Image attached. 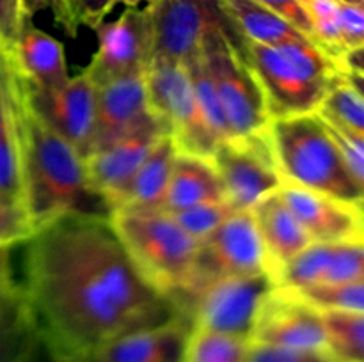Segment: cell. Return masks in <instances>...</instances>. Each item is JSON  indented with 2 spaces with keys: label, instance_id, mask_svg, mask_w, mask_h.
<instances>
[{
  "label": "cell",
  "instance_id": "cell-2",
  "mask_svg": "<svg viewBox=\"0 0 364 362\" xmlns=\"http://www.w3.org/2000/svg\"><path fill=\"white\" fill-rule=\"evenodd\" d=\"M0 53L20 153L23 206L34 231L63 216L110 219L109 202L89 183L85 160L32 112L20 75Z\"/></svg>",
  "mask_w": 364,
  "mask_h": 362
},
{
  "label": "cell",
  "instance_id": "cell-31",
  "mask_svg": "<svg viewBox=\"0 0 364 362\" xmlns=\"http://www.w3.org/2000/svg\"><path fill=\"white\" fill-rule=\"evenodd\" d=\"M281 290V287H279ZM318 311H364V280L287 290Z\"/></svg>",
  "mask_w": 364,
  "mask_h": 362
},
{
  "label": "cell",
  "instance_id": "cell-44",
  "mask_svg": "<svg viewBox=\"0 0 364 362\" xmlns=\"http://www.w3.org/2000/svg\"><path fill=\"white\" fill-rule=\"evenodd\" d=\"M142 2L153 4V2H156V0H114V6H116V4H123V6H127V7H137L139 4H142Z\"/></svg>",
  "mask_w": 364,
  "mask_h": 362
},
{
  "label": "cell",
  "instance_id": "cell-35",
  "mask_svg": "<svg viewBox=\"0 0 364 362\" xmlns=\"http://www.w3.org/2000/svg\"><path fill=\"white\" fill-rule=\"evenodd\" d=\"M323 124H326L334 144L340 149V155L345 160V163H347L348 172L352 174L355 183L361 185L364 188V135L352 133V131L336 126V124L327 123V121H323Z\"/></svg>",
  "mask_w": 364,
  "mask_h": 362
},
{
  "label": "cell",
  "instance_id": "cell-17",
  "mask_svg": "<svg viewBox=\"0 0 364 362\" xmlns=\"http://www.w3.org/2000/svg\"><path fill=\"white\" fill-rule=\"evenodd\" d=\"M166 133H169L166 124L155 114H151L137 130L128 133L127 137L100 151L91 153L85 158V170L91 187L109 202V199L134 176L153 146Z\"/></svg>",
  "mask_w": 364,
  "mask_h": 362
},
{
  "label": "cell",
  "instance_id": "cell-9",
  "mask_svg": "<svg viewBox=\"0 0 364 362\" xmlns=\"http://www.w3.org/2000/svg\"><path fill=\"white\" fill-rule=\"evenodd\" d=\"M256 273H269V270L255 219L251 212H235L199 241L191 286L171 300L176 305L215 279Z\"/></svg>",
  "mask_w": 364,
  "mask_h": 362
},
{
  "label": "cell",
  "instance_id": "cell-13",
  "mask_svg": "<svg viewBox=\"0 0 364 362\" xmlns=\"http://www.w3.org/2000/svg\"><path fill=\"white\" fill-rule=\"evenodd\" d=\"M20 80L32 112L73 146L82 158H87L95 130L96 87L84 71L57 89H38L28 85L25 78L20 77Z\"/></svg>",
  "mask_w": 364,
  "mask_h": 362
},
{
  "label": "cell",
  "instance_id": "cell-46",
  "mask_svg": "<svg viewBox=\"0 0 364 362\" xmlns=\"http://www.w3.org/2000/svg\"><path fill=\"white\" fill-rule=\"evenodd\" d=\"M36 355H38V353H36ZM34 361H36V357H34ZM46 362H50V361H48V358H46Z\"/></svg>",
  "mask_w": 364,
  "mask_h": 362
},
{
  "label": "cell",
  "instance_id": "cell-38",
  "mask_svg": "<svg viewBox=\"0 0 364 362\" xmlns=\"http://www.w3.org/2000/svg\"><path fill=\"white\" fill-rule=\"evenodd\" d=\"M340 28L347 52L364 46V7L338 2Z\"/></svg>",
  "mask_w": 364,
  "mask_h": 362
},
{
  "label": "cell",
  "instance_id": "cell-20",
  "mask_svg": "<svg viewBox=\"0 0 364 362\" xmlns=\"http://www.w3.org/2000/svg\"><path fill=\"white\" fill-rule=\"evenodd\" d=\"M176 155L178 146L174 138L169 133L160 137L134 176L109 199L112 213L162 212Z\"/></svg>",
  "mask_w": 364,
  "mask_h": 362
},
{
  "label": "cell",
  "instance_id": "cell-24",
  "mask_svg": "<svg viewBox=\"0 0 364 362\" xmlns=\"http://www.w3.org/2000/svg\"><path fill=\"white\" fill-rule=\"evenodd\" d=\"M39 351L38 334L20 284L0 298V362H31Z\"/></svg>",
  "mask_w": 364,
  "mask_h": 362
},
{
  "label": "cell",
  "instance_id": "cell-37",
  "mask_svg": "<svg viewBox=\"0 0 364 362\" xmlns=\"http://www.w3.org/2000/svg\"><path fill=\"white\" fill-rule=\"evenodd\" d=\"M31 13L27 0H0V52L9 55L16 43L21 21Z\"/></svg>",
  "mask_w": 364,
  "mask_h": 362
},
{
  "label": "cell",
  "instance_id": "cell-14",
  "mask_svg": "<svg viewBox=\"0 0 364 362\" xmlns=\"http://www.w3.org/2000/svg\"><path fill=\"white\" fill-rule=\"evenodd\" d=\"M251 343L326 351L322 314L290 291L274 287L256 316Z\"/></svg>",
  "mask_w": 364,
  "mask_h": 362
},
{
  "label": "cell",
  "instance_id": "cell-28",
  "mask_svg": "<svg viewBox=\"0 0 364 362\" xmlns=\"http://www.w3.org/2000/svg\"><path fill=\"white\" fill-rule=\"evenodd\" d=\"M251 341L191 329L180 362H245Z\"/></svg>",
  "mask_w": 364,
  "mask_h": 362
},
{
  "label": "cell",
  "instance_id": "cell-34",
  "mask_svg": "<svg viewBox=\"0 0 364 362\" xmlns=\"http://www.w3.org/2000/svg\"><path fill=\"white\" fill-rule=\"evenodd\" d=\"M34 233L25 206L0 194V247L11 248L16 243H23L31 240Z\"/></svg>",
  "mask_w": 364,
  "mask_h": 362
},
{
  "label": "cell",
  "instance_id": "cell-23",
  "mask_svg": "<svg viewBox=\"0 0 364 362\" xmlns=\"http://www.w3.org/2000/svg\"><path fill=\"white\" fill-rule=\"evenodd\" d=\"M224 192L212 160L178 151L162 212L173 213L203 202L223 201Z\"/></svg>",
  "mask_w": 364,
  "mask_h": 362
},
{
  "label": "cell",
  "instance_id": "cell-18",
  "mask_svg": "<svg viewBox=\"0 0 364 362\" xmlns=\"http://www.w3.org/2000/svg\"><path fill=\"white\" fill-rule=\"evenodd\" d=\"M151 114L146 96L144 75H130L96 87V117L91 153L127 137Z\"/></svg>",
  "mask_w": 364,
  "mask_h": 362
},
{
  "label": "cell",
  "instance_id": "cell-25",
  "mask_svg": "<svg viewBox=\"0 0 364 362\" xmlns=\"http://www.w3.org/2000/svg\"><path fill=\"white\" fill-rule=\"evenodd\" d=\"M220 2L245 41L269 46L309 41L302 32L256 0H220Z\"/></svg>",
  "mask_w": 364,
  "mask_h": 362
},
{
  "label": "cell",
  "instance_id": "cell-16",
  "mask_svg": "<svg viewBox=\"0 0 364 362\" xmlns=\"http://www.w3.org/2000/svg\"><path fill=\"white\" fill-rule=\"evenodd\" d=\"M279 194L311 241H355L364 238L363 206L283 183Z\"/></svg>",
  "mask_w": 364,
  "mask_h": 362
},
{
  "label": "cell",
  "instance_id": "cell-19",
  "mask_svg": "<svg viewBox=\"0 0 364 362\" xmlns=\"http://www.w3.org/2000/svg\"><path fill=\"white\" fill-rule=\"evenodd\" d=\"M7 59L18 75L32 87L57 89L70 80L63 45L36 27L32 13L25 14L13 52L7 55Z\"/></svg>",
  "mask_w": 364,
  "mask_h": 362
},
{
  "label": "cell",
  "instance_id": "cell-8",
  "mask_svg": "<svg viewBox=\"0 0 364 362\" xmlns=\"http://www.w3.org/2000/svg\"><path fill=\"white\" fill-rule=\"evenodd\" d=\"M144 82L149 110L166 124L178 151L212 160L219 144L203 119L185 64L153 60Z\"/></svg>",
  "mask_w": 364,
  "mask_h": 362
},
{
  "label": "cell",
  "instance_id": "cell-11",
  "mask_svg": "<svg viewBox=\"0 0 364 362\" xmlns=\"http://www.w3.org/2000/svg\"><path fill=\"white\" fill-rule=\"evenodd\" d=\"M153 60L185 64L215 28L231 23L220 0H156L148 4Z\"/></svg>",
  "mask_w": 364,
  "mask_h": 362
},
{
  "label": "cell",
  "instance_id": "cell-41",
  "mask_svg": "<svg viewBox=\"0 0 364 362\" xmlns=\"http://www.w3.org/2000/svg\"><path fill=\"white\" fill-rule=\"evenodd\" d=\"M27 7L32 14L36 11H50L55 23L64 31V34L70 35V38L77 35L78 23L75 20L73 13H71V7L68 4V0H31V2H27Z\"/></svg>",
  "mask_w": 364,
  "mask_h": 362
},
{
  "label": "cell",
  "instance_id": "cell-26",
  "mask_svg": "<svg viewBox=\"0 0 364 362\" xmlns=\"http://www.w3.org/2000/svg\"><path fill=\"white\" fill-rule=\"evenodd\" d=\"M363 78L338 73L331 82L322 105L316 114L323 121L345 128L352 133L364 135Z\"/></svg>",
  "mask_w": 364,
  "mask_h": 362
},
{
  "label": "cell",
  "instance_id": "cell-3",
  "mask_svg": "<svg viewBox=\"0 0 364 362\" xmlns=\"http://www.w3.org/2000/svg\"><path fill=\"white\" fill-rule=\"evenodd\" d=\"M265 135L284 183L363 206L364 188L348 172L318 114L270 119Z\"/></svg>",
  "mask_w": 364,
  "mask_h": 362
},
{
  "label": "cell",
  "instance_id": "cell-10",
  "mask_svg": "<svg viewBox=\"0 0 364 362\" xmlns=\"http://www.w3.org/2000/svg\"><path fill=\"white\" fill-rule=\"evenodd\" d=\"M224 199L235 212H251L265 195L283 187L265 131L249 137L228 138L212 155Z\"/></svg>",
  "mask_w": 364,
  "mask_h": 362
},
{
  "label": "cell",
  "instance_id": "cell-40",
  "mask_svg": "<svg viewBox=\"0 0 364 362\" xmlns=\"http://www.w3.org/2000/svg\"><path fill=\"white\" fill-rule=\"evenodd\" d=\"M68 4L78 27L85 25L89 28L98 27L102 21H105V16L114 7V0H68Z\"/></svg>",
  "mask_w": 364,
  "mask_h": 362
},
{
  "label": "cell",
  "instance_id": "cell-7",
  "mask_svg": "<svg viewBox=\"0 0 364 362\" xmlns=\"http://www.w3.org/2000/svg\"><path fill=\"white\" fill-rule=\"evenodd\" d=\"M274 287L269 273L223 277L178 302L176 309L191 329L251 341L259 307Z\"/></svg>",
  "mask_w": 364,
  "mask_h": 362
},
{
  "label": "cell",
  "instance_id": "cell-22",
  "mask_svg": "<svg viewBox=\"0 0 364 362\" xmlns=\"http://www.w3.org/2000/svg\"><path fill=\"white\" fill-rule=\"evenodd\" d=\"M188 332L185 318L134 330L103 346L91 362H180Z\"/></svg>",
  "mask_w": 364,
  "mask_h": 362
},
{
  "label": "cell",
  "instance_id": "cell-12",
  "mask_svg": "<svg viewBox=\"0 0 364 362\" xmlns=\"http://www.w3.org/2000/svg\"><path fill=\"white\" fill-rule=\"evenodd\" d=\"M92 31L98 35V48L84 73L95 87L130 75H144L151 64L153 31L148 6L127 7L119 18L102 21Z\"/></svg>",
  "mask_w": 364,
  "mask_h": 362
},
{
  "label": "cell",
  "instance_id": "cell-32",
  "mask_svg": "<svg viewBox=\"0 0 364 362\" xmlns=\"http://www.w3.org/2000/svg\"><path fill=\"white\" fill-rule=\"evenodd\" d=\"M2 55V53H0ZM4 71V70H2ZM6 84V82H4ZM7 96V92H6ZM0 194L23 204V187H21L20 153H18L16 131L13 116L7 102V119L0 130Z\"/></svg>",
  "mask_w": 364,
  "mask_h": 362
},
{
  "label": "cell",
  "instance_id": "cell-30",
  "mask_svg": "<svg viewBox=\"0 0 364 362\" xmlns=\"http://www.w3.org/2000/svg\"><path fill=\"white\" fill-rule=\"evenodd\" d=\"M185 67H187V73L192 82V89H194L199 110H201V116L205 119L206 126H208L210 133L213 135L217 144L228 141L230 138V130H228L223 109L219 105V98H217L213 82L210 78L206 64L201 57V50H199L198 55H194L192 59H188L185 62Z\"/></svg>",
  "mask_w": 364,
  "mask_h": 362
},
{
  "label": "cell",
  "instance_id": "cell-29",
  "mask_svg": "<svg viewBox=\"0 0 364 362\" xmlns=\"http://www.w3.org/2000/svg\"><path fill=\"white\" fill-rule=\"evenodd\" d=\"M311 21L315 43L340 70L341 59L347 53L340 28L338 0H299ZM341 73V71H340Z\"/></svg>",
  "mask_w": 364,
  "mask_h": 362
},
{
  "label": "cell",
  "instance_id": "cell-15",
  "mask_svg": "<svg viewBox=\"0 0 364 362\" xmlns=\"http://www.w3.org/2000/svg\"><path fill=\"white\" fill-rule=\"evenodd\" d=\"M364 280V241H311L274 277L276 287L302 290L318 284Z\"/></svg>",
  "mask_w": 364,
  "mask_h": 362
},
{
  "label": "cell",
  "instance_id": "cell-5",
  "mask_svg": "<svg viewBox=\"0 0 364 362\" xmlns=\"http://www.w3.org/2000/svg\"><path fill=\"white\" fill-rule=\"evenodd\" d=\"M110 224L139 272L160 293L173 298L191 286L199 243L169 213L116 212Z\"/></svg>",
  "mask_w": 364,
  "mask_h": 362
},
{
  "label": "cell",
  "instance_id": "cell-6",
  "mask_svg": "<svg viewBox=\"0 0 364 362\" xmlns=\"http://www.w3.org/2000/svg\"><path fill=\"white\" fill-rule=\"evenodd\" d=\"M242 39L231 20L226 27L215 28L201 46L230 138L263 133L270 121L265 96L245 60Z\"/></svg>",
  "mask_w": 364,
  "mask_h": 362
},
{
  "label": "cell",
  "instance_id": "cell-45",
  "mask_svg": "<svg viewBox=\"0 0 364 362\" xmlns=\"http://www.w3.org/2000/svg\"><path fill=\"white\" fill-rule=\"evenodd\" d=\"M338 2H345V4H354V6H363V7H364V0H338Z\"/></svg>",
  "mask_w": 364,
  "mask_h": 362
},
{
  "label": "cell",
  "instance_id": "cell-33",
  "mask_svg": "<svg viewBox=\"0 0 364 362\" xmlns=\"http://www.w3.org/2000/svg\"><path fill=\"white\" fill-rule=\"evenodd\" d=\"M235 213L226 199L213 202H203V204L191 206V208L178 209L169 213L171 219L185 231L196 241H203L212 231H215L228 216Z\"/></svg>",
  "mask_w": 364,
  "mask_h": 362
},
{
  "label": "cell",
  "instance_id": "cell-1",
  "mask_svg": "<svg viewBox=\"0 0 364 362\" xmlns=\"http://www.w3.org/2000/svg\"><path fill=\"white\" fill-rule=\"evenodd\" d=\"M20 286L50 362H91L124 334L183 318L142 277L110 219L63 216L36 231Z\"/></svg>",
  "mask_w": 364,
  "mask_h": 362
},
{
  "label": "cell",
  "instance_id": "cell-27",
  "mask_svg": "<svg viewBox=\"0 0 364 362\" xmlns=\"http://www.w3.org/2000/svg\"><path fill=\"white\" fill-rule=\"evenodd\" d=\"M334 362H364V311H320Z\"/></svg>",
  "mask_w": 364,
  "mask_h": 362
},
{
  "label": "cell",
  "instance_id": "cell-39",
  "mask_svg": "<svg viewBox=\"0 0 364 362\" xmlns=\"http://www.w3.org/2000/svg\"><path fill=\"white\" fill-rule=\"evenodd\" d=\"M256 2L265 6L267 9L276 13L277 16H281L283 20H287L291 27H295L299 32H302L309 41L315 43V34H313L311 21H309L308 14H306L304 7L301 6L299 0H256Z\"/></svg>",
  "mask_w": 364,
  "mask_h": 362
},
{
  "label": "cell",
  "instance_id": "cell-47",
  "mask_svg": "<svg viewBox=\"0 0 364 362\" xmlns=\"http://www.w3.org/2000/svg\"><path fill=\"white\" fill-rule=\"evenodd\" d=\"M31 362H34V358H32V361H31Z\"/></svg>",
  "mask_w": 364,
  "mask_h": 362
},
{
  "label": "cell",
  "instance_id": "cell-21",
  "mask_svg": "<svg viewBox=\"0 0 364 362\" xmlns=\"http://www.w3.org/2000/svg\"><path fill=\"white\" fill-rule=\"evenodd\" d=\"M251 213L265 252L267 270L274 279L290 259L311 243V238L283 201L279 190L256 202Z\"/></svg>",
  "mask_w": 364,
  "mask_h": 362
},
{
  "label": "cell",
  "instance_id": "cell-42",
  "mask_svg": "<svg viewBox=\"0 0 364 362\" xmlns=\"http://www.w3.org/2000/svg\"><path fill=\"white\" fill-rule=\"evenodd\" d=\"M11 279V263H9V248L0 247V298L2 295L13 286Z\"/></svg>",
  "mask_w": 364,
  "mask_h": 362
},
{
  "label": "cell",
  "instance_id": "cell-43",
  "mask_svg": "<svg viewBox=\"0 0 364 362\" xmlns=\"http://www.w3.org/2000/svg\"><path fill=\"white\" fill-rule=\"evenodd\" d=\"M7 119V96L6 84H4V71H2V55H0V130L6 124Z\"/></svg>",
  "mask_w": 364,
  "mask_h": 362
},
{
  "label": "cell",
  "instance_id": "cell-4",
  "mask_svg": "<svg viewBox=\"0 0 364 362\" xmlns=\"http://www.w3.org/2000/svg\"><path fill=\"white\" fill-rule=\"evenodd\" d=\"M242 50L265 96L270 119L315 114L340 73L334 60L311 41L269 46L242 39Z\"/></svg>",
  "mask_w": 364,
  "mask_h": 362
},
{
  "label": "cell",
  "instance_id": "cell-36",
  "mask_svg": "<svg viewBox=\"0 0 364 362\" xmlns=\"http://www.w3.org/2000/svg\"><path fill=\"white\" fill-rule=\"evenodd\" d=\"M245 362H334L327 351L290 350V348L270 346L251 343Z\"/></svg>",
  "mask_w": 364,
  "mask_h": 362
}]
</instances>
